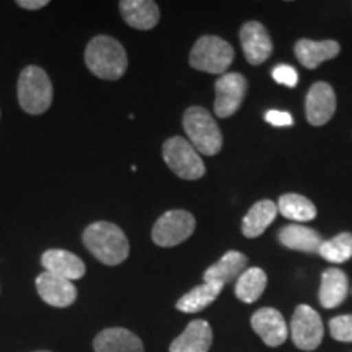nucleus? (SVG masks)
Here are the masks:
<instances>
[{
  "mask_svg": "<svg viewBox=\"0 0 352 352\" xmlns=\"http://www.w3.org/2000/svg\"><path fill=\"white\" fill-rule=\"evenodd\" d=\"M196 219L188 210H168L157 220L152 228L153 243L171 248L183 243L195 233Z\"/></svg>",
  "mask_w": 352,
  "mask_h": 352,
  "instance_id": "obj_7",
  "label": "nucleus"
},
{
  "mask_svg": "<svg viewBox=\"0 0 352 352\" xmlns=\"http://www.w3.org/2000/svg\"><path fill=\"white\" fill-rule=\"evenodd\" d=\"M47 0H19L16 6H20L25 10H39V8L46 7L47 6Z\"/></svg>",
  "mask_w": 352,
  "mask_h": 352,
  "instance_id": "obj_30",
  "label": "nucleus"
},
{
  "mask_svg": "<svg viewBox=\"0 0 352 352\" xmlns=\"http://www.w3.org/2000/svg\"><path fill=\"white\" fill-rule=\"evenodd\" d=\"M279 241L285 248L296 250V252L318 253L324 240L314 228L303 227L300 223H292V226L280 228Z\"/></svg>",
  "mask_w": 352,
  "mask_h": 352,
  "instance_id": "obj_20",
  "label": "nucleus"
},
{
  "mask_svg": "<svg viewBox=\"0 0 352 352\" xmlns=\"http://www.w3.org/2000/svg\"><path fill=\"white\" fill-rule=\"evenodd\" d=\"M162 153L168 168L182 179L195 182L206 173L204 162L188 139L178 138V135L170 138L164 144Z\"/></svg>",
  "mask_w": 352,
  "mask_h": 352,
  "instance_id": "obj_6",
  "label": "nucleus"
},
{
  "mask_svg": "<svg viewBox=\"0 0 352 352\" xmlns=\"http://www.w3.org/2000/svg\"><path fill=\"white\" fill-rule=\"evenodd\" d=\"M248 82L241 74L230 72L220 76L215 82L214 111L219 118H230L239 111L246 95Z\"/></svg>",
  "mask_w": 352,
  "mask_h": 352,
  "instance_id": "obj_9",
  "label": "nucleus"
},
{
  "mask_svg": "<svg viewBox=\"0 0 352 352\" xmlns=\"http://www.w3.org/2000/svg\"><path fill=\"white\" fill-rule=\"evenodd\" d=\"M85 64L94 76L103 80H118L126 74L127 54L124 46L111 36L98 34L88 43Z\"/></svg>",
  "mask_w": 352,
  "mask_h": 352,
  "instance_id": "obj_2",
  "label": "nucleus"
},
{
  "mask_svg": "<svg viewBox=\"0 0 352 352\" xmlns=\"http://www.w3.org/2000/svg\"><path fill=\"white\" fill-rule=\"evenodd\" d=\"M212 328L206 320H192L186 329L171 342L170 352H209Z\"/></svg>",
  "mask_w": 352,
  "mask_h": 352,
  "instance_id": "obj_15",
  "label": "nucleus"
},
{
  "mask_svg": "<svg viewBox=\"0 0 352 352\" xmlns=\"http://www.w3.org/2000/svg\"><path fill=\"white\" fill-rule=\"evenodd\" d=\"M36 352H50V351H36Z\"/></svg>",
  "mask_w": 352,
  "mask_h": 352,
  "instance_id": "obj_31",
  "label": "nucleus"
},
{
  "mask_svg": "<svg viewBox=\"0 0 352 352\" xmlns=\"http://www.w3.org/2000/svg\"><path fill=\"white\" fill-rule=\"evenodd\" d=\"M240 41L246 60L252 65L266 63L272 54L271 36L259 21H248L241 26Z\"/></svg>",
  "mask_w": 352,
  "mask_h": 352,
  "instance_id": "obj_11",
  "label": "nucleus"
},
{
  "mask_svg": "<svg viewBox=\"0 0 352 352\" xmlns=\"http://www.w3.org/2000/svg\"><path fill=\"white\" fill-rule=\"evenodd\" d=\"M341 46L336 41H311V39H300L296 43V56L300 64L307 69H316L324 60L334 59L340 54Z\"/></svg>",
  "mask_w": 352,
  "mask_h": 352,
  "instance_id": "obj_19",
  "label": "nucleus"
},
{
  "mask_svg": "<svg viewBox=\"0 0 352 352\" xmlns=\"http://www.w3.org/2000/svg\"><path fill=\"white\" fill-rule=\"evenodd\" d=\"M120 10L126 23L135 30L147 32L155 28L160 21V10L152 0H122Z\"/></svg>",
  "mask_w": 352,
  "mask_h": 352,
  "instance_id": "obj_17",
  "label": "nucleus"
},
{
  "mask_svg": "<svg viewBox=\"0 0 352 352\" xmlns=\"http://www.w3.org/2000/svg\"><path fill=\"white\" fill-rule=\"evenodd\" d=\"M43 267L51 274L64 277L67 280H77L85 276V263L77 254L65 250H47L41 256Z\"/></svg>",
  "mask_w": 352,
  "mask_h": 352,
  "instance_id": "obj_14",
  "label": "nucleus"
},
{
  "mask_svg": "<svg viewBox=\"0 0 352 352\" xmlns=\"http://www.w3.org/2000/svg\"><path fill=\"white\" fill-rule=\"evenodd\" d=\"M264 120L270 122V124L277 126V127L292 126V122H294L292 116H290L289 113L277 111V109H271V111H267L266 116H264Z\"/></svg>",
  "mask_w": 352,
  "mask_h": 352,
  "instance_id": "obj_29",
  "label": "nucleus"
},
{
  "mask_svg": "<svg viewBox=\"0 0 352 352\" xmlns=\"http://www.w3.org/2000/svg\"><path fill=\"white\" fill-rule=\"evenodd\" d=\"M277 212H279V210H277V204H274L272 201H258L256 204L248 210V214L245 215L243 227H241L243 235L246 239H256V236L263 235V233L266 232V228L274 222Z\"/></svg>",
  "mask_w": 352,
  "mask_h": 352,
  "instance_id": "obj_22",
  "label": "nucleus"
},
{
  "mask_svg": "<svg viewBox=\"0 0 352 352\" xmlns=\"http://www.w3.org/2000/svg\"><path fill=\"white\" fill-rule=\"evenodd\" d=\"M277 210L284 215L285 219L296 220V222H310L316 217V208L310 199L305 196L289 195L280 196L279 202H277Z\"/></svg>",
  "mask_w": 352,
  "mask_h": 352,
  "instance_id": "obj_25",
  "label": "nucleus"
},
{
  "mask_svg": "<svg viewBox=\"0 0 352 352\" xmlns=\"http://www.w3.org/2000/svg\"><path fill=\"white\" fill-rule=\"evenodd\" d=\"M272 78L277 83L285 87H296L298 82V74L294 67H290L287 64H279L272 69Z\"/></svg>",
  "mask_w": 352,
  "mask_h": 352,
  "instance_id": "obj_28",
  "label": "nucleus"
},
{
  "mask_svg": "<svg viewBox=\"0 0 352 352\" xmlns=\"http://www.w3.org/2000/svg\"><path fill=\"white\" fill-rule=\"evenodd\" d=\"M222 289L223 285L219 283H204L197 285L176 302V308L183 314H197L209 307L220 296Z\"/></svg>",
  "mask_w": 352,
  "mask_h": 352,
  "instance_id": "obj_23",
  "label": "nucleus"
},
{
  "mask_svg": "<svg viewBox=\"0 0 352 352\" xmlns=\"http://www.w3.org/2000/svg\"><path fill=\"white\" fill-rule=\"evenodd\" d=\"M329 333L336 341L352 342V315L336 316L329 321Z\"/></svg>",
  "mask_w": 352,
  "mask_h": 352,
  "instance_id": "obj_27",
  "label": "nucleus"
},
{
  "mask_svg": "<svg viewBox=\"0 0 352 352\" xmlns=\"http://www.w3.org/2000/svg\"><path fill=\"white\" fill-rule=\"evenodd\" d=\"M318 254L329 263L341 264L352 258V233H340L331 240L323 241Z\"/></svg>",
  "mask_w": 352,
  "mask_h": 352,
  "instance_id": "obj_26",
  "label": "nucleus"
},
{
  "mask_svg": "<svg viewBox=\"0 0 352 352\" xmlns=\"http://www.w3.org/2000/svg\"><path fill=\"white\" fill-rule=\"evenodd\" d=\"M336 111V95L327 82H316L307 94L305 113L311 126H323Z\"/></svg>",
  "mask_w": 352,
  "mask_h": 352,
  "instance_id": "obj_10",
  "label": "nucleus"
},
{
  "mask_svg": "<svg viewBox=\"0 0 352 352\" xmlns=\"http://www.w3.org/2000/svg\"><path fill=\"white\" fill-rule=\"evenodd\" d=\"M36 289L39 297L51 307L65 308L77 300V287L72 280L51 274L47 271L36 277Z\"/></svg>",
  "mask_w": 352,
  "mask_h": 352,
  "instance_id": "obj_12",
  "label": "nucleus"
},
{
  "mask_svg": "<svg viewBox=\"0 0 352 352\" xmlns=\"http://www.w3.org/2000/svg\"><path fill=\"white\" fill-rule=\"evenodd\" d=\"M252 327L254 333L264 341V344L270 347L284 344L289 336L287 323H285L283 314L271 307L259 308L252 316Z\"/></svg>",
  "mask_w": 352,
  "mask_h": 352,
  "instance_id": "obj_13",
  "label": "nucleus"
},
{
  "mask_svg": "<svg viewBox=\"0 0 352 352\" xmlns=\"http://www.w3.org/2000/svg\"><path fill=\"white\" fill-rule=\"evenodd\" d=\"M248 259L240 252H227L217 263L209 266L204 272V283H219L222 285L239 280L248 270Z\"/></svg>",
  "mask_w": 352,
  "mask_h": 352,
  "instance_id": "obj_18",
  "label": "nucleus"
},
{
  "mask_svg": "<svg viewBox=\"0 0 352 352\" xmlns=\"http://www.w3.org/2000/svg\"><path fill=\"white\" fill-rule=\"evenodd\" d=\"M95 352H145L139 336L124 328H107L94 340Z\"/></svg>",
  "mask_w": 352,
  "mask_h": 352,
  "instance_id": "obj_16",
  "label": "nucleus"
},
{
  "mask_svg": "<svg viewBox=\"0 0 352 352\" xmlns=\"http://www.w3.org/2000/svg\"><path fill=\"white\" fill-rule=\"evenodd\" d=\"M19 103L21 109L28 114L46 113L52 103V83L38 65H28L21 70L16 87Z\"/></svg>",
  "mask_w": 352,
  "mask_h": 352,
  "instance_id": "obj_4",
  "label": "nucleus"
},
{
  "mask_svg": "<svg viewBox=\"0 0 352 352\" xmlns=\"http://www.w3.org/2000/svg\"><path fill=\"white\" fill-rule=\"evenodd\" d=\"M183 127L188 140L196 148L197 153L212 157L222 151V132H220L212 114L206 108H188L183 116Z\"/></svg>",
  "mask_w": 352,
  "mask_h": 352,
  "instance_id": "obj_3",
  "label": "nucleus"
},
{
  "mask_svg": "<svg viewBox=\"0 0 352 352\" xmlns=\"http://www.w3.org/2000/svg\"><path fill=\"white\" fill-rule=\"evenodd\" d=\"M233 57H235V52L226 39L208 34V36H201L192 46L189 64L192 69L201 70V72L223 76V72H227L232 65Z\"/></svg>",
  "mask_w": 352,
  "mask_h": 352,
  "instance_id": "obj_5",
  "label": "nucleus"
},
{
  "mask_svg": "<svg viewBox=\"0 0 352 352\" xmlns=\"http://www.w3.org/2000/svg\"><path fill=\"white\" fill-rule=\"evenodd\" d=\"M267 284V276L261 267H248L235 284V296L245 303L256 302L263 296Z\"/></svg>",
  "mask_w": 352,
  "mask_h": 352,
  "instance_id": "obj_24",
  "label": "nucleus"
},
{
  "mask_svg": "<svg viewBox=\"0 0 352 352\" xmlns=\"http://www.w3.org/2000/svg\"><path fill=\"white\" fill-rule=\"evenodd\" d=\"M349 292V280L344 271L331 267L327 270L321 276L320 285V303L324 308L340 307Z\"/></svg>",
  "mask_w": 352,
  "mask_h": 352,
  "instance_id": "obj_21",
  "label": "nucleus"
},
{
  "mask_svg": "<svg viewBox=\"0 0 352 352\" xmlns=\"http://www.w3.org/2000/svg\"><path fill=\"white\" fill-rule=\"evenodd\" d=\"M83 245L94 256L107 266H118L129 256V240L120 227L111 222L91 223L83 230Z\"/></svg>",
  "mask_w": 352,
  "mask_h": 352,
  "instance_id": "obj_1",
  "label": "nucleus"
},
{
  "mask_svg": "<svg viewBox=\"0 0 352 352\" xmlns=\"http://www.w3.org/2000/svg\"><path fill=\"white\" fill-rule=\"evenodd\" d=\"M323 321L311 307L298 305L290 321V336L302 351H315L323 341Z\"/></svg>",
  "mask_w": 352,
  "mask_h": 352,
  "instance_id": "obj_8",
  "label": "nucleus"
}]
</instances>
